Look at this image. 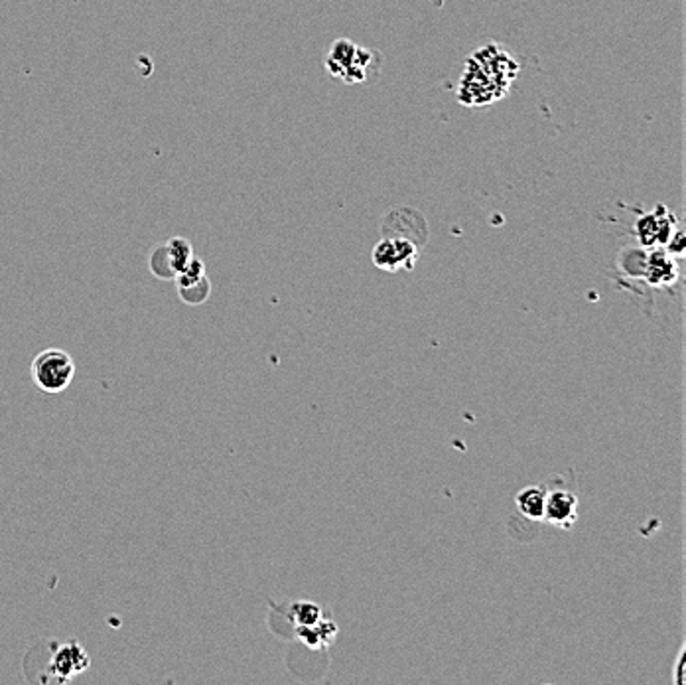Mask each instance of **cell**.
<instances>
[{
	"label": "cell",
	"mask_w": 686,
	"mask_h": 685,
	"mask_svg": "<svg viewBox=\"0 0 686 685\" xmlns=\"http://www.w3.org/2000/svg\"><path fill=\"white\" fill-rule=\"evenodd\" d=\"M521 61L505 44L488 42L473 50L464 63L456 99L464 107H488L501 102L513 89Z\"/></svg>",
	"instance_id": "6da1fadb"
},
{
	"label": "cell",
	"mask_w": 686,
	"mask_h": 685,
	"mask_svg": "<svg viewBox=\"0 0 686 685\" xmlns=\"http://www.w3.org/2000/svg\"><path fill=\"white\" fill-rule=\"evenodd\" d=\"M383 56L379 50L363 48L347 38H337L324 56V66L329 76L343 81L347 86L369 84L379 76Z\"/></svg>",
	"instance_id": "7a4b0ae2"
},
{
	"label": "cell",
	"mask_w": 686,
	"mask_h": 685,
	"mask_svg": "<svg viewBox=\"0 0 686 685\" xmlns=\"http://www.w3.org/2000/svg\"><path fill=\"white\" fill-rule=\"evenodd\" d=\"M30 376L40 391L56 396L71 386L73 378H76V362L66 350H42L32 360Z\"/></svg>",
	"instance_id": "3957f363"
},
{
	"label": "cell",
	"mask_w": 686,
	"mask_h": 685,
	"mask_svg": "<svg viewBox=\"0 0 686 685\" xmlns=\"http://www.w3.org/2000/svg\"><path fill=\"white\" fill-rule=\"evenodd\" d=\"M418 253L420 248L410 240L383 235L381 241L373 248L371 259L375 267L385 273L413 271L418 261Z\"/></svg>",
	"instance_id": "277c9868"
},
{
	"label": "cell",
	"mask_w": 686,
	"mask_h": 685,
	"mask_svg": "<svg viewBox=\"0 0 686 685\" xmlns=\"http://www.w3.org/2000/svg\"><path fill=\"white\" fill-rule=\"evenodd\" d=\"M383 235L405 237L416 243L418 248L428 241V222L426 217L415 208H391L383 217Z\"/></svg>",
	"instance_id": "5b68a950"
},
{
	"label": "cell",
	"mask_w": 686,
	"mask_h": 685,
	"mask_svg": "<svg viewBox=\"0 0 686 685\" xmlns=\"http://www.w3.org/2000/svg\"><path fill=\"white\" fill-rule=\"evenodd\" d=\"M679 225L674 224V216L665 206H657L653 212L643 214L635 224V235L643 248L653 245H669Z\"/></svg>",
	"instance_id": "8992f818"
},
{
	"label": "cell",
	"mask_w": 686,
	"mask_h": 685,
	"mask_svg": "<svg viewBox=\"0 0 686 685\" xmlns=\"http://www.w3.org/2000/svg\"><path fill=\"white\" fill-rule=\"evenodd\" d=\"M89 656L79 646V642L69 640L61 646H56V652L50 657V672L58 681H69L76 675L84 673L89 668Z\"/></svg>",
	"instance_id": "52a82bcc"
},
{
	"label": "cell",
	"mask_w": 686,
	"mask_h": 685,
	"mask_svg": "<svg viewBox=\"0 0 686 685\" xmlns=\"http://www.w3.org/2000/svg\"><path fill=\"white\" fill-rule=\"evenodd\" d=\"M545 519L561 529H572L578 522V498L566 488L546 490Z\"/></svg>",
	"instance_id": "ba28073f"
},
{
	"label": "cell",
	"mask_w": 686,
	"mask_h": 685,
	"mask_svg": "<svg viewBox=\"0 0 686 685\" xmlns=\"http://www.w3.org/2000/svg\"><path fill=\"white\" fill-rule=\"evenodd\" d=\"M642 277L651 287H673L681 279L679 265L666 249H655L645 255V265Z\"/></svg>",
	"instance_id": "9c48e42d"
},
{
	"label": "cell",
	"mask_w": 686,
	"mask_h": 685,
	"mask_svg": "<svg viewBox=\"0 0 686 685\" xmlns=\"http://www.w3.org/2000/svg\"><path fill=\"white\" fill-rule=\"evenodd\" d=\"M545 502L546 488L543 486H527L515 496L519 514L529 519V522H541V519H545Z\"/></svg>",
	"instance_id": "30bf717a"
},
{
	"label": "cell",
	"mask_w": 686,
	"mask_h": 685,
	"mask_svg": "<svg viewBox=\"0 0 686 685\" xmlns=\"http://www.w3.org/2000/svg\"><path fill=\"white\" fill-rule=\"evenodd\" d=\"M296 636L302 644L312 648V650H322L335 640L337 626L334 624V620L322 618L314 626H296Z\"/></svg>",
	"instance_id": "8fae6325"
},
{
	"label": "cell",
	"mask_w": 686,
	"mask_h": 685,
	"mask_svg": "<svg viewBox=\"0 0 686 685\" xmlns=\"http://www.w3.org/2000/svg\"><path fill=\"white\" fill-rule=\"evenodd\" d=\"M149 269L152 271V275L160 281L176 279V269H174V263H172L166 243H162V245H158V248L152 249L150 257H149Z\"/></svg>",
	"instance_id": "7c38bea8"
},
{
	"label": "cell",
	"mask_w": 686,
	"mask_h": 685,
	"mask_svg": "<svg viewBox=\"0 0 686 685\" xmlns=\"http://www.w3.org/2000/svg\"><path fill=\"white\" fill-rule=\"evenodd\" d=\"M290 615H292V618H295L296 626H314L324 618V610H322V607H318L316 602L296 600V602H292Z\"/></svg>",
	"instance_id": "4fadbf2b"
},
{
	"label": "cell",
	"mask_w": 686,
	"mask_h": 685,
	"mask_svg": "<svg viewBox=\"0 0 686 685\" xmlns=\"http://www.w3.org/2000/svg\"><path fill=\"white\" fill-rule=\"evenodd\" d=\"M209 295H212V282H209L207 277L199 279L196 282H190V285L178 287V297L190 306L204 305L209 298Z\"/></svg>",
	"instance_id": "5bb4252c"
},
{
	"label": "cell",
	"mask_w": 686,
	"mask_h": 685,
	"mask_svg": "<svg viewBox=\"0 0 686 685\" xmlns=\"http://www.w3.org/2000/svg\"><path fill=\"white\" fill-rule=\"evenodd\" d=\"M676 683L682 685L684 683V678H682V672H684V650L681 652L679 656V662H676Z\"/></svg>",
	"instance_id": "9a60e30c"
}]
</instances>
